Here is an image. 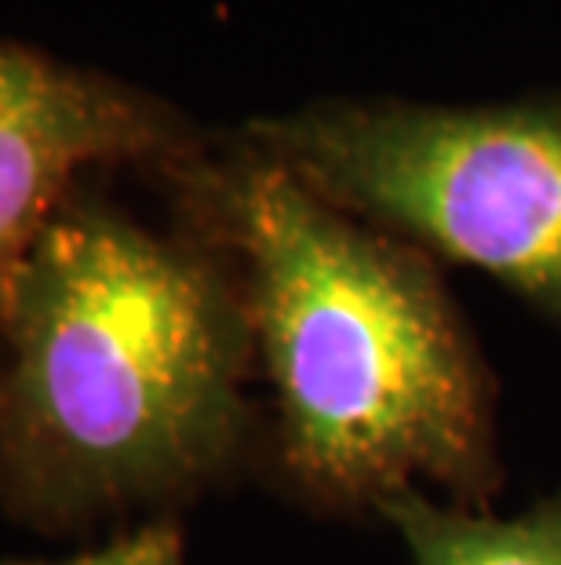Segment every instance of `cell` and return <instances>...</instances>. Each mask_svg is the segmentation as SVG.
Wrapping results in <instances>:
<instances>
[{"label": "cell", "instance_id": "cell-1", "mask_svg": "<svg viewBox=\"0 0 561 565\" xmlns=\"http://www.w3.org/2000/svg\"><path fill=\"white\" fill-rule=\"evenodd\" d=\"M169 179L241 288L270 391L262 471L343 519L379 514L404 489L488 511L504 486L493 380L438 259L237 136Z\"/></svg>", "mask_w": 561, "mask_h": 565}, {"label": "cell", "instance_id": "cell-2", "mask_svg": "<svg viewBox=\"0 0 561 565\" xmlns=\"http://www.w3.org/2000/svg\"><path fill=\"white\" fill-rule=\"evenodd\" d=\"M223 252L74 194L0 315V508L41 529L164 511L262 467Z\"/></svg>", "mask_w": 561, "mask_h": 565}, {"label": "cell", "instance_id": "cell-3", "mask_svg": "<svg viewBox=\"0 0 561 565\" xmlns=\"http://www.w3.org/2000/svg\"><path fill=\"white\" fill-rule=\"evenodd\" d=\"M237 139L354 220L488 274L561 329V92L314 99L252 117Z\"/></svg>", "mask_w": 561, "mask_h": 565}, {"label": "cell", "instance_id": "cell-4", "mask_svg": "<svg viewBox=\"0 0 561 565\" xmlns=\"http://www.w3.org/2000/svg\"><path fill=\"white\" fill-rule=\"evenodd\" d=\"M201 150L169 103L22 44L0 41V315L44 226L103 164L164 175Z\"/></svg>", "mask_w": 561, "mask_h": 565}, {"label": "cell", "instance_id": "cell-5", "mask_svg": "<svg viewBox=\"0 0 561 565\" xmlns=\"http://www.w3.org/2000/svg\"><path fill=\"white\" fill-rule=\"evenodd\" d=\"M412 565H561V489L510 519L404 489L379 508Z\"/></svg>", "mask_w": 561, "mask_h": 565}, {"label": "cell", "instance_id": "cell-6", "mask_svg": "<svg viewBox=\"0 0 561 565\" xmlns=\"http://www.w3.org/2000/svg\"><path fill=\"white\" fill-rule=\"evenodd\" d=\"M0 565H186V544H183V529H179L172 514H158V519L114 536L110 544H103L95 551H80L74 558L0 562Z\"/></svg>", "mask_w": 561, "mask_h": 565}]
</instances>
